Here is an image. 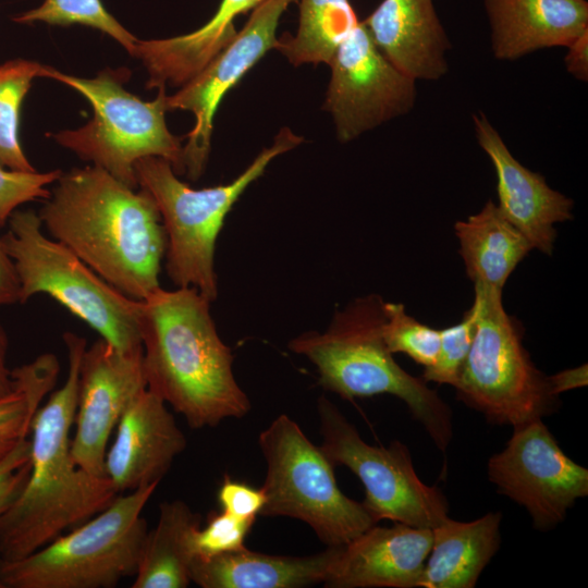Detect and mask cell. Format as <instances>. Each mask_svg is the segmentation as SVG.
<instances>
[{
	"label": "cell",
	"instance_id": "35",
	"mask_svg": "<svg viewBox=\"0 0 588 588\" xmlns=\"http://www.w3.org/2000/svg\"><path fill=\"white\" fill-rule=\"evenodd\" d=\"M21 285L14 262L0 235V306L20 303Z\"/></svg>",
	"mask_w": 588,
	"mask_h": 588
},
{
	"label": "cell",
	"instance_id": "20",
	"mask_svg": "<svg viewBox=\"0 0 588 588\" xmlns=\"http://www.w3.org/2000/svg\"><path fill=\"white\" fill-rule=\"evenodd\" d=\"M485 9L499 60L568 47L588 32L587 0H485Z\"/></svg>",
	"mask_w": 588,
	"mask_h": 588
},
{
	"label": "cell",
	"instance_id": "12",
	"mask_svg": "<svg viewBox=\"0 0 588 588\" xmlns=\"http://www.w3.org/2000/svg\"><path fill=\"white\" fill-rule=\"evenodd\" d=\"M513 429L505 448L489 458L488 479L526 509L536 529L551 530L588 495V469L563 452L542 419Z\"/></svg>",
	"mask_w": 588,
	"mask_h": 588
},
{
	"label": "cell",
	"instance_id": "4",
	"mask_svg": "<svg viewBox=\"0 0 588 588\" xmlns=\"http://www.w3.org/2000/svg\"><path fill=\"white\" fill-rule=\"evenodd\" d=\"M384 299L371 293L336 310L323 332L306 331L287 347L317 368L319 384L343 400L390 394L402 400L434 445L445 452L453 437L452 411L421 377L405 371L383 339Z\"/></svg>",
	"mask_w": 588,
	"mask_h": 588
},
{
	"label": "cell",
	"instance_id": "39",
	"mask_svg": "<svg viewBox=\"0 0 588 588\" xmlns=\"http://www.w3.org/2000/svg\"><path fill=\"white\" fill-rule=\"evenodd\" d=\"M9 340L7 332L0 323V399L7 396L14 390L12 370L7 365V354Z\"/></svg>",
	"mask_w": 588,
	"mask_h": 588
},
{
	"label": "cell",
	"instance_id": "8",
	"mask_svg": "<svg viewBox=\"0 0 588 588\" xmlns=\"http://www.w3.org/2000/svg\"><path fill=\"white\" fill-rule=\"evenodd\" d=\"M2 234L21 285L20 303L46 294L122 352L142 350L140 301L102 279L70 248L48 237L38 213L16 209Z\"/></svg>",
	"mask_w": 588,
	"mask_h": 588
},
{
	"label": "cell",
	"instance_id": "5",
	"mask_svg": "<svg viewBox=\"0 0 588 588\" xmlns=\"http://www.w3.org/2000/svg\"><path fill=\"white\" fill-rule=\"evenodd\" d=\"M302 142L283 127L232 182L198 189L182 182L166 159L150 156L135 163L138 187L150 194L159 210L167 236L166 272L176 287L192 286L211 303L217 299L215 250L228 212L275 157Z\"/></svg>",
	"mask_w": 588,
	"mask_h": 588
},
{
	"label": "cell",
	"instance_id": "27",
	"mask_svg": "<svg viewBox=\"0 0 588 588\" xmlns=\"http://www.w3.org/2000/svg\"><path fill=\"white\" fill-rule=\"evenodd\" d=\"M59 373L60 363L52 353L12 370L14 390L0 399V463L27 439L33 417Z\"/></svg>",
	"mask_w": 588,
	"mask_h": 588
},
{
	"label": "cell",
	"instance_id": "7",
	"mask_svg": "<svg viewBox=\"0 0 588 588\" xmlns=\"http://www.w3.org/2000/svg\"><path fill=\"white\" fill-rule=\"evenodd\" d=\"M158 485L120 493L103 511L22 559H0V588H113L134 576L148 532L142 512Z\"/></svg>",
	"mask_w": 588,
	"mask_h": 588
},
{
	"label": "cell",
	"instance_id": "13",
	"mask_svg": "<svg viewBox=\"0 0 588 588\" xmlns=\"http://www.w3.org/2000/svg\"><path fill=\"white\" fill-rule=\"evenodd\" d=\"M329 66L323 108L342 143L406 114L415 105L416 81L381 53L363 22L340 45Z\"/></svg>",
	"mask_w": 588,
	"mask_h": 588
},
{
	"label": "cell",
	"instance_id": "3",
	"mask_svg": "<svg viewBox=\"0 0 588 588\" xmlns=\"http://www.w3.org/2000/svg\"><path fill=\"white\" fill-rule=\"evenodd\" d=\"M197 289L159 286L140 301L139 330L147 389L193 429L242 418L250 402L233 372V354Z\"/></svg>",
	"mask_w": 588,
	"mask_h": 588
},
{
	"label": "cell",
	"instance_id": "21",
	"mask_svg": "<svg viewBox=\"0 0 588 588\" xmlns=\"http://www.w3.org/2000/svg\"><path fill=\"white\" fill-rule=\"evenodd\" d=\"M264 0H221L213 16L198 29L163 39H137L134 58L147 73V88L181 87L235 37V19Z\"/></svg>",
	"mask_w": 588,
	"mask_h": 588
},
{
	"label": "cell",
	"instance_id": "16",
	"mask_svg": "<svg viewBox=\"0 0 588 588\" xmlns=\"http://www.w3.org/2000/svg\"><path fill=\"white\" fill-rule=\"evenodd\" d=\"M473 123L477 143L495 171L499 210L532 248L552 255L554 224L573 219L574 201L551 188L543 175L524 167L483 113L473 114Z\"/></svg>",
	"mask_w": 588,
	"mask_h": 588
},
{
	"label": "cell",
	"instance_id": "34",
	"mask_svg": "<svg viewBox=\"0 0 588 588\" xmlns=\"http://www.w3.org/2000/svg\"><path fill=\"white\" fill-rule=\"evenodd\" d=\"M265 493L245 482L225 476L218 491L221 511L243 519H256L265 505Z\"/></svg>",
	"mask_w": 588,
	"mask_h": 588
},
{
	"label": "cell",
	"instance_id": "2",
	"mask_svg": "<svg viewBox=\"0 0 588 588\" xmlns=\"http://www.w3.org/2000/svg\"><path fill=\"white\" fill-rule=\"evenodd\" d=\"M69 369L61 388L35 413L29 431V475L0 514V559L17 560L103 511L120 494L106 476L78 467L71 455L85 338L65 332Z\"/></svg>",
	"mask_w": 588,
	"mask_h": 588
},
{
	"label": "cell",
	"instance_id": "25",
	"mask_svg": "<svg viewBox=\"0 0 588 588\" xmlns=\"http://www.w3.org/2000/svg\"><path fill=\"white\" fill-rule=\"evenodd\" d=\"M200 516L181 500L159 505L156 527L145 538L132 588H185L195 558L192 539Z\"/></svg>",
	"mask_w": 588,
	"mask_h": 588
},
{
	"label": "cell",
	"instance_id": "22",
	"mask_svg": "<svg viewBox=\"0 0 588 588\" xmlns=\"http://www.w3.org/2000/svg\"><path fill=\"white\" fill-rule=\"evenodd\" d=\"M335 547L306 556L271 555L246 547L194 558L191 580L201 588H302L323 584Z\"/></svg>",
	"mask_w": 588,
	"mask_h": 588
},
{
	"label": "cell",
	"instance_id": "11",
	"mask_svg": "<svg viewBox=\"0 0 588 588\" xmlns=\"http://www.w3.org/2000/svg\"><path fill=\"white\" fill-rule=\"evenodd\" d=\"M323 441L320 449L333 465H344L362 481V502L378 523L434 528L449 513L445 495L420 480L408 448L395 440L388 446L365 442L357 429L326 396L318 400Z\"/></svg>",
	"mask_w": 588,
	"mask_h": 588
},
{
	"label": "cell",
	"instance_id": "14",
	"mask_svg": "<svg viewBox=\"0 0 588 588\" xmlns=\"http://www.w3.org/2000/svg\"><path fill=\"white\" fill-rule=\"evenodd\" d=\"M294 1L264 0L225 48L175 94L167 96L168 111L186 110L195 118L183 145L185 174L191 181L198 180L205 171L219 103L248 70L269 50L275 49L280 19Z\"/></svg>",
	"mask_w": 588,
	"mask_h": 588
},
{
	"label": "cell",
	"instance_id": "31",
	"mask_svg": "<svg viewBox=\"0 0 588 588\" xmlns=\"http://www.w3.org/2000/svg\"><path fill=\"white\" fill-rule=\"evenodd\" d=\"M478 308L474 302L462 320L440 330V347L433 365L424 369L426 382L455 387L468 356L476 328Z\"/></svg>",
	"mask_w": 588,
	"mask_h": 588
},
{
	"label": "cell",
	"instance_id": "15",
	"mask_svg": "<svg viewBox=\"0 0 588 588\" xmlns=\"http://www.w3.org/2000/svg\"><path fill=\"white\" fill-rule=\"evenodd\" d=\"M145 389L143 348L122 352L102 338L86 347L79 366L75 433L71 440V455L78 467L106 476L111 432Z\"/></svg>",
	"mask_w": 588,
	"mask_h": 588
},
{
	"label": "cell",
	"instance_id": "17",
	"mask_svg": "<svg viewBox=\"0 0 588 588\" xmlns=\"http://www.w3.org/2000/svg\"><path fill=\"white\" fill-rule=\"evenodd\" d=\"M431 543L430 528L376 524L351 541L335 546L323 586L417 588Z\"/></svg>",
	"mask_w": 588,
	"mask_h": 588
},
{
	"label": "cell",
	"instance_id": "19",
	"mask_svg": "<svg viewBox=\"0 0 588 588\" xmlns=\"http://www.w3.org/2000/svg\"><path fill=\"white\" fill-rule=\"evenodd\" d=\"M381 53L416 82L449 69V37L433 0H383L363 22Z\"/></svg>",
	"mask_w": 588,
	"mask_h": 588
},
{
	"label": "cell",
	"instance_id": "37",
	"mask_svg": "<svg viewBox=\"0 0 588 588\" xmlns=\"http://www.w3.org/2000/svg\"><path fill=\"white\" fill-rule=\"evenodd\" d=\"M29 475V461L0 481V514L17 498Z\"/></svg>",
	"mask_w": 588,
	"mask_h": 588
},
{
	"label": "cell",
	"instance_id": "9",
	"mask_svg": "<svg viewBox=\"0 0 588 588\" xmlns=\"http://www.w3.org/2000/svg\"><path fill=\"white\" fill-rule=\"evenodd\" d=\"M502 292L475 283V334L454 389L461 402L489 422L514 428L556 412L560 396L531 360L524 327L505 311Z\"/></svg>",
	"mask_w": 588,
	"mask_h": 588
},
{
	"label": "cell",
	"instance_id": "18",
	"mask_svg": "<svg viewBox=\"0 0 588 588\" xmlns=\"http://www.w3.org/2000/svg\"><path fill=\"white\" fill-rule=\"evenodd\" d=\"M117 426L105 470L119 493L160 482L186 448V438L167 403L148 389L132 402Z\"/></svg>",
	"mask_w": 588,
	"mask_h": 588
},
{
	"label": "cell",
	"instance_id": "29",
	"mask_svg": "<svg viewBox=\"0 0 588 588\" xmlns=\"http://www.w3.org/2000/svg\"><path fill=\"white\" fill-rule=\"evenodd\" d=\"M20 24L36 22L49 25H84L100 30L118 41L131 57L137 38L105 8L101 0H44L38 8L13 16Z\"/></svg>",
	"mask_w": 588,
	"mask_h": 588
},
{
	"label": "cell",
	"instance_id": "26",
	"mask_svg": "<svg viewBox=\"0 0 588 588\" xmlns=\"http://www.w3.org/2000/svg\"><path fill=\"white\" fill-rule=\"evenodd\" d=\"M358 23L350 0H299L297 32L278 38L275 49L295 66L329 65Z\"/></svg>",
	"mask_w": 588,
	"mask_h": 588
},
{
	"label": "cell",
	"instance_id": "6",
	"mask_svg": "<svg viewBox=\"0 0 588 588\" xmlns=\"http://www.w3.org/2000/svg\"><path fill=\"white\" fill-rule=\"evenodd\" d=\"M128 76L126 69L107 68L93 78H83L48 66L45 77L77 90L94 110L85 125L49 137L132 188H138L134 166L145 157L166 159L177 175L185 174L184 137L173 135L166 123V87L158 88L154 100L145 101L123 87Z\"/></svg>",
	"mask_w": 588,
	"mask_h": 588
},
{
	"label": "cell",
	"instance_id": "32",
	"mask_svg": "<svg viewBox=\"0 0 588 588\" xmlns=\"http://www.w3.org/2000/svg\"><path fill=\"white\" fill-rule=\"evenodd\" d=\"M255 519H243L224 511L211 513L207 525L198 527L192 539L195 558H211L215 555L238 551L245 548V539Z\"/></svg>",
	"mask_w": 588,
	"mask_h": 588
},
{
	"label": "cell",
	"instance_id": "36",
	"mask_svg": "<svg viewBox=\"0 0 588 588\" xmlns=\"http://www.w3.org/2000/svg\"><path fill=\"white\" fill-rule=\"evenodd\" d=\"M567 48L565 68L577 79H588V32L575 39Z\"/></svg>",
	"mask_w": 588,
	"mask_h": 588
},
{
	"label": "cell",
	"instance_id": "24",
	"mask_svg": "<svg viewBox=\"0 0 588 588\" xmlns=\"http://www.w3.org/2000/svg\"><path fill=\"white\" fill-rule=\"evenodd\" d=\"M454 232L466 274L474 284L503 290L517 265L534 249L491 199L479 212L456 221Z\"/></svg>",
	"mask_w": 588,
	"mask_h": 588
},
{
	"label": "cell",
	"instance_id": "23",
	"mask_svg": "<svg viewBox=\"0 0 588 588\" xmlns=\"http://www.w3.org/2000/svg\"><path fill=\"white\" fill-rule=\"evenodd\" d=\"M502 514L470 520L446 517L431 529L432 543L418 588H473L498 552Z\"/></svg>",
	"mask_w": 588,
	"mask_h": 588
},
{
	"label": "cell",
	"instance_id": "30",
	"mask_svg": "<svg viewBox=\"0 0 588 588\" xmlns=\"http://www.w3.org/2000/svg\"><path fill=\"white\" fill-rule=\"evenodd\" d=\"M384 315L382 332L389 351L406 354L424 369L433 365L440 347V330L408 315L402 303L384 302Z\"/></svg>",
	"mask_w": 588,
	"mask_h": 588
},
{
	"label": "cell",
	"instance_id": "28",
	"mask_svg": "<svg viewBox=\"0 0 588 588\" xmlns=\"http://www.w3.org/2000/svg\"><path fill=\"white\" fill-rule=\"evenodd\" d=\"M48 66L27 59L0 64V167L19 172L37 171L26 158L19 138L22 105L37 77Z\"/></svg>",
	"mask_w": 588,
	"mask_h": 588
},
{
	"label": "cell",
	"instance_id": "38",
	"mask_svg": "<svg viewBox=\"0 0 588 588\" xmlns=\"http://www.w3.org/2000/svg\"><path fill=\"white\" fill-rule=\"evenodd\" d=\"M549 380L554 394L560 396L565 391L587 384V365L560 371L549 376Z\"/></svg>",
	"mask_w": 588,
	"mask_h": 588
},
{
	"label": "cell",
	"instance_id": "1",
	"mask_svg": "<svg viewBox=\"0 0 588 588\" xmlns=\"http://www.w3.org/2000/svg\"><path fill=\"white\" fill-rule=\"evenodd\" d=\"M54 183L38 212L46 233L133 299L158 289L167 236L150 194L96 166Z\"/></svg>",
	"mask_w": 588,
	"mask_h": 588
},
{
	"label": "cell",
	"instance_id": "10",
	"mask_svg": "<svg viewBox=\"0 0 588 588\" xmlns=\"http://www.w3.org/2000/svg\"><path fill=\"white\" fill-rule=\"evenodd\" d=\"M258 443L267 465L260 515L302 520L327 547L344 544L377 524L362 502L340 490L334 465L291 417H275Z\"/></svg>",
	"mask_w": 588,
	"mask_h": 588
},
{
	"label": "cell",
	"instance_id": "40",
	"mask_svg": "<svg viewBox=\"0 0 588 588\" xmlns=\"http://www.w3.org/2000/svg\"><path fill=\"white\" fill-rule=\"evenodd\" d=\"M29 439L27 438L0 463V481L29 460Z\"/></svg>",
	"mask_w": 588,
	"mask_h": 588
},
{
	"label": "cell",
	"instance_id": "33",
	"mask_svg": "<svg viewBox=\"0 0 588 588\" xmlns=\"http://www.w3.org/2000/svg\"><path fill=\"white\" fill-rule=\"evenodd\" d=\"M61 170L48 172H19L0 167V229L5 226L11 215L23 204L46 199Z\"/></svg>",
	"mask_w": 588,
	"mask_h": 588
}]
</instances>
